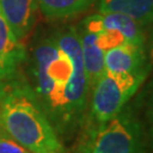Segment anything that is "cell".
Masks as SVG:
<instances>
[{
    "label": "cell",
    "mask_w": 153,
    "mask_h": 153,
    "mask_svg": "<svg viewBox=\"0 0 153 153\" xmlns=\"http://www.w3.org/2000/svg\"><path fill=\"white\" fill-rule=\"evenodd\" d=\"M88 131L77 153H141L142 128L128 107Z\"/></svg>",
    "instance_id": "obj_3"
},
{
    "label": "cell",
    "mask_w": 153,
    "mask_h": 153,
    "mask_svg": "<svg viewBox=\"0 0 153 153\" xmlns=\"http://www.w3.org/2000/svg\"><path fill=\"white\" fill-rule=\"evenodd\" d=\"M25 58L24 45L15 36L0 10V81L16 76Z\"/></svg>",
    "instance_id": "obj_6"
},
{
    "label": "cell",
    "mask_w": 153,
    "mask_h": 153,
    "mask_svg": "<svg viewBox=\"0 0 153 153\" xmlns=\"http://www.w3.org/2000/svg\"><path fill=\"white\" fill-rule=\"evenodd\" d=\"M150 57H151V60L153 62V31L151 34V42H150Z\"/></svg>",
    "instance_id": "obj_15"
},
{
    "label": "cell",
    "mask_w": 153,
    "mask_h": 153,
    "mask_svg": "<svg viewBox=\"0 0 153 153\" xmlns=\"http://www.w3.org/2000/svg\"><path fill=\"white\" fill-rule=\"evenodd\" d=\"M149 119H150V133H151V138L153 143V91L150 100V108H149Z\"/></svg>",
    "instance_id": "obj_14"
},
{
    "label": "cell",
    "mask_w": 153,
    "mask_h": 153,
    "mask_svg": "<svg viewBox=\"0 0 153 153\" xmlns=\"http://www.w3.org/2000/svg\"><path fill=\"white\" fill-rule=\"evenodd\" d=\"M82 47L83 64L85 74L88 77L90 88L105 71L104 68V51L97 44V34L83 31L79 34Z\"/></svg>",
    "instance_id": "obj_9"
},
{
    "label": "cell",
    "mask_w": 153,
    "mask_h": 153,
    "mask_svg": "<svg viewBox=\"0 0 153 153\" xmlns=\"http://www.w3.org/2000/svg\"><path fill=\"white\" fill-rule=\"evenodd\" d=\"M36 0H0V10L18 40L27 36L35 22Z\"/></svg>",
    "instance_id": "obj_7"
},
{
    "label": "cell",
    "mask_w": 153,
    "mask_h": 153,
    "mask_svg": "<svg viewBox=\"0 0 153 153\" xmlns=\"http://www.w3.org/2000/svg\"><path fill=\"white\" fill-rule=\"evenodd\" d=\"M100 13H119L141 25L153 23V0H100Z\"/></svg>",
    "instance_id": "obj_8"
},
{
    "label": "cell",
    "mask_w": 153,
    "mask_h": 153,
    "mask_svg": "<svg viewBox=\"0 0 153 153\" xmlns=\"http://www.w3.org/2000/svg\"><path fill=\"white\" fill-rule=\"evenodd\" d=\"M0 153H30L0 127Z\"/></svg>",
    "instance_id": "obj_13"
},
{
    "label": "cell",
    "mask_w": 153,
    "mask_h": 153,
    "mask_svg": "<svg viewBox=\"0 0 153 153\" xmlns=\"http://www.w3.org/2000/svg\"><path fill=\"white\" fill-rule=\"evenodd\" d=\"M33 91L52 126L60 131L81 121L90 85L76 28L42 41L34 50Z\"/></svg>",
    "instance_id": "obj_1"
},
{
    "label": "cell",
    "mask_w": 153,
    "mask_h": 153,
    "mask_svg": "<svg viewBox=\"0 0 153 153\" xmlns=\"http://www.w3.org/2000/svg\"><path fill=\"white\" fill-rule=\"evenodd\" d=\"M104 68L111 75H148L144 47L126 42L105 51Z\"/></svg>",
    "instance_id": "obj_5"
},
{
    "label": "cell",
    "mask_w": 153,
    "mask_h": 153,
    "mask_svg": "<svg viewBox=\"0 0 153 153\" xmlns=\"http://www.w3.org/2000/svg\"><path fill=\"white\" fill-rule=\"evenodd\" d=\"M146 75H111L104 71L94 83L91 97L93 123L101 125L118 115Z\"/></svg>",
    "instance_id": "obj_4"
},
{
    "label": "cell",
    "mask_w": 153,
    "mask_h": 153,
    "mask_svg": "<svg viewBox=\"0 0 153 153\" xmlns=\"http://www.w3.org/2000/svg\"><path fill=\"white\" fill-rule=\"evenodd\" d=\"M102 30H116L123 34L126 42L144 47L145 36L142 30V25L119 13H100Z\"/></svg>",
    "instance_id": "obj_10"
},
{
    "label": "cell",
    "mask_w": 153,
    "mask_h": 153,
    "mask_svg": "<svg viewBox=\"0 0 153 153\" xmlns=\"http://www.w3.org/2000/svg\"><path fill=\"white\" fill-rule=\"evenodd\" d=\"M124 43H126L125 38L116 30H102L101 32L97 33V44L104 52Z\"/></svg>",
    "instance_id": "obj_12"
},
{
    "label": "cell",
    "mask_w": 153,
    "mask_h": 153,
    "mask_svg": "<svg viewBox=\"0 0 153 153\" xmlns=\"http://www.w3.org/2000/svg\"><path fill=\"white\" fill-rule=\"evenodd\" d=\"M38 8L49 19H62L84 13L94 0H36Z\"/></svg>",
    "instance_id": "obj_11"
},
{
    "label": "cell",
    "mask_w": 153,
    "mask_h": 153,
    "mask_svg": "<svg viewBox=\"0 0 153 153\" xmlns=\"http://www.w3.org/2000/svg\"><path fill=\"white\" fill-rule=\"evenodd\" d=\"M0 127L30 153H68L31 84L18 74L0 81Z\"/></svg>",
    "instance_id": "obj_2"
}]
</instances>
